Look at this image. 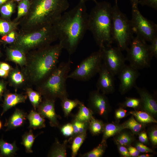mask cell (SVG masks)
<instances>
[{
  "label": "cell",
  "mask_w": 157,
  "mask_h": 157,
  "mask_svg": "<svg viewBox=\"0 0 157 157\" xmlns=\"http://www.w3.org/2000/svg\"><path fill=\"white\" fill-rule=\"evenodd\" d=\"M88 16L85 3L79 1L73 8L64 12L53 24L59 43L69 55L75 52L88 30Z\"/></svg>",
  "instance_id": "obj_1"
},
{
  "label": "cell",
  "mask_w": 157,
  "mask_h": 157,
  "mask_svg": "<svg viewBox=\"0 0 157 157\" xmlns=\"http://www.w3.org/2000/svg\"><path fill=\"white\" fill-rule=\"evenodd\" d=\"M69 6L68 0H30L28 12L17 22L19 31L32 32L53 25Z\"/></svg>",
  "instance_id": "obj_2"
},
{
  "label": "cell",
  "mask_w": 157,
  "mask_h": 157,
  "mask_svg": "<svg viewBox=\"0 0 157 157\" xmlns=\"http://www.w3.org/2000/svg\"><path fill=\"white\" fill-rule=\"evenodd\" d=\"M88 14V30L92 33L99 48L111 45L112 36V8L109 2H97Z\"/></svg>",
  "instance_id": "obj_3"
},
{
  "label": "cell",
  "mask_w": 157,
  "mask_h": 157,
  "mask_svg": "<svg viewBox=\"0 0 157 157\" xmlns=\"http://www.w3.org/2000/svg\"><path fill=\"white\" fill-rule=\"evenodd\" d=\"M72 61L69 58L61 63L47 77L43 85L42 93L46 99L55 101L68 97L66 81L70 69Z\"/></svg>",
  "instance_id": "obj_4"
},
{
  "label": "cell",
  "mask_w": 157,
  "mask_h": 157,
  "mask_svg": "<svg viewBox=\"0 0 157 157\" xmlns=\"http://www.w3.org/2000/svg\"><path fill=\"white\" fill-rule=\"evenodd\" d=\"M63 47L60 43L40 48L35 54L32 67L34 78L37 80L47 78L57 67Z\"/></svg>",
  "instance_id": "obj_5"
},
{
  "label": "cell",
  "mask_w": 157,
  "mask_h": 157,
  "mask_svg": "<svg viewBox=\"0 0 157 157\" xmlns=\"http://www.w3.org/2000/svg\"><path fill=\"white\" fill-rule=\"evenodd\" d=\"M58 39L54 25L30 32L19 31L13 47L25 51L36 47L41 48L49 45Z\"/></svg>",
  "instance_id": "obj_6"
},
{
  "label": "cell",
  "mask_w": 157,
  "mask_h": 157,
  "mask_svg": "<svg viewBox=\"0 0 157 157\" xmlns=\"http://www.w3.org/2000/svg\"><path fill=\"white\" fill-rule=\"evenodd\" d=\"M131 20L120 10L117 1L112 8V36L113 42L122 51L128 48L133 37Z\"/></svg>",
  "instance_id": "obj_7"
},
{
  "label": "cell",
  "mask_w": 157,
  "mask_h": 157,
  "mask_svg": "<svg viewBox=\"0 0 157 157\" xmlns=\"http://www.w3.org/2000/svg\"><path fill=\"white\" fill-rule=\"evenodd\" d=\"M126 51V59L130 65L138 70L150 67L152 57L146 42L136 36L134 37Z\"/></svg>",
  "instance_id": "obj_8"
},
{
  "label": "cell",
  "mask_w": 157,
  "mask_h": 157,
  "mask_svg": "<svg viewBox=\"0 0 157 157\" xmlns=\"http://www.w3.org/2000/svg\"><path fill=\"white\" fill-rule=\"evenodd\" d=\"M102 63L101 51L99 49L83 60L69 74L68 78L81 81H88L98 73Z\"/></svg>",
  "instance_id": "obj_9"
},
{
  "label": "cell",
  "mask_w": 157,
  "mask_h": 157,
  "mask_svg": "<svg viewBox=\"0 0 157 157\" xmlns=\"http://www.w3.org/2000/svg\"><path fill=\"white\" fill-rule=\"evenodd\" d=\"M131 25L134 33L146 42H150L157 36V25L144 17L138 7L132 8Z\"/></svg>",
  "instance_id": "obj_10"
},
{
  "label": "cell",
  "mask_w": 157,
  "mask_h": 157,
  "mask_svg": "<svg viewBox=\"0 0 157 157\" xmlns=\"http://www.w3.org/2000/svg\"><path fill=\"white\" fill-rule=\"evenodd\" d=\"M101 51L103 63L115 76L117 75L126 65V58L117 47L111 45L99 48Z\"/></svg>",
  "instance_id": "obj_11"
},
{
  "label": "cell",
  "mask_w": 157,
  "mask_h": 157,
  "mask_svg": "<svg viewBox=\"0 0 157 157\" xmlns=\"http://www.w3.org/2000/svg\"><path fill=\"white\" fill-rule=\"evenodd\" d=\"M105 95L97 90L91 91L89 94L88 107L94 114L106 119L111 107Z\"/></svg>",
  "instance_id": "obj_12"
},
{
  "label": "cell",
  "mask_w": 157,
  "mask_h": 157,
  "mask_svg": "<svg viewBox=\"0 0 157 157\" xmlns=\"http://www.w3.org/2000/svg\"><path fill=\"white\" fill-rule=\"evenodd\" d=\"M120 81L119 91L124 94L134 87L140 75L138 70L126 65L118 75Z\"/></svg>",
  "instance_id": "obj_13"
},
{
  "label": "cell",
  "mask_w": 157,
  "mask_h": 157,
  "mask_svg": "<svg viewBox=\"0 0 157 157\" xmlns=\"http://www.w3.org/2000/svg\"><path fill=\"white\" fill-rule=\"evenodd\" d=\"M98 73L99 78L96 84L97 90L105 94L113 92L115 90V76L103 63Z\"/></svg>",
  "instance_id": "obj_14"
},
{
  "label": "cell",
  "mask_w": 157,
  "mask_h": 157,
  "mask_svg": "<svg viewBox=\"0 0 157 157\" xmlns=\"http://www.w3.org/2000/svg\"><path fill=\"white\" fill-rule=\"evenodd\" d=\"M139 95L141 101V108L154 117L157 114V103L154 97L146 89L135 85L134 87Z\"/></svg>",
  "instance_id": "obj_15"
},
{
  "label": "cell",
  "mask_w": 157,
  "mask_h": 157,
  "mask_svg": "<svg viewBox=\"0 0 157 157\" xmlns=\"http://www.w3.org/2000/svg\"><path fill=\"white\" fill-rule=\"evenodd\" d=\"M55 101L45 99L38 107V112L44 118L49 119L50 126L52 127H58V119L60 116L56 113L54 105Z\"/></svg>",
  "instance_id": "obj_16"
},
{
  "label": "cell",
  "mask_w": 157,
  "mask_h": 157,
  "mask_svg": "<svg viewBox=\"0 0 157 157\" xmlns=\"http://www.w3.org/2000/svg\"><path fill=\"white\" fill-rule=\"evenodd\" d=\"M26 113L23 110L16 108L13 113L7 120L4 124L6 131L15 129L23 125L27 118Z\"/></svg>",
  "instance_id": "obj_17"
},
{
  "label": "cell",
  "mask_w": 157,
  "mask_h": 157,
  "mask_svg": "<svg viewBox=\"0 0 157 157\" xmlns=\"http://www.w3.org/2000/svg\"><path fill=\"white\" fill-rule=\"evenodd\" d=\"M26 97V95L16 93H8L5 94L4 95V100L1 116H2L8 110L17 104L24 102Z\"/></svg>",
  "instance_id": "obj_18"
},
{
  "label": "cell",
  "mask_w": 157,
  "mask_h": 157,
  "mask_svg": "<svg viewBox=\"0 0 157 157\" xmlns=\"http://www.w3.org/2000/svg\"><path fill=\"white\" fill-rule=\"evenodd\" d=\"M26 118L29 122V128L30 129L35 130L46 126L44 118L38 112L33 110H31L27 115Z\"/></svg>",
  "instance_id": "obj_19"
},
{
  "label": "cell",
  "mask_w": 157,
  "mask_h": 157,
  "mask_svg": "<svg viewBox=\"0 0 157 157\" xmlns=\"http://www.w3.org/2000/svg\"><path fill=\"white\" fill-rule=\"evenodd\" d=\"M67 140H65L62 143H60L57 138L55 141L50 151L48 156L51 157H66Z\"/></svg>",
  "instance_id": "obj_20"
},
{
  "label": "cell",
  "mask_w": 157,
  "mask_h": 157,
  "mask_svg": "<svg viewBox=\"0 0 157 157\" xmlns=\"http://www.w3.org/2000/svg\"><path fill=\"white\" fill-rule=\"evenodd\" d=\"M123 129L122 124L109 123L105 124L101 142H106L108 138L116 135Z\"/></svg>",
  "instance_id": "obj_21"
},
{
  "label": "cell",
  "mask_w": 157,
  "mask_h": 157,
  "mask_svg": "<svg viewBox=\"0 0 157 157\" xmlns=\"http://www.w3.org/2000/svg\"><path fill=\"white\" fill-rule=\"evenodd\" d=\"M18 149L15 141L10 143L0 139V157L14 156Z\"/></svg>",
  "instance_id": "obj_22"
},
{
  "label": "cell",
  "mask_w": 157,
  "mask_h": 157,
  "mask_svg": "<svg viewBox=\"0 0 157 157\" xmlns=\"http://www.w3.org/2000/svg\"><path fill=\"white\" fill-rule=\"evenodd\" d=\"M78 106L79 110L74 119L81 122H89L93 117V112L81 101Z\"/></svg>",
  "instance_id": "obj_23"
},
{
  "label": "cell",
  "mask_w": 157,
  "mask_h": 157,
  "mask_svg": "<svg viewBox=\"0 0 157 157\" xmlns=\"http://www.w3.org/2000/svg\"><path fill=\"white\" fill-rule=\"evenodd\" d=\"M8 54L10 60L19 64L23 65L26 62L24 52L19 48L13 47L8 49Z\"/></svg>",
  "instance_id": "obj_24"
},
{
  "label": "cell",
  "mask_w": 157,
  "mask_h": 157,
  "mask_svg": "<svg viewBox=\"0 0 157 157\" xmlns=\"http://www.w3.org/2000/svg\"><path fill=\"white\" fill-rule=\"evenodd\" d=\"M124 129L130 130L133 133L138 134L144 128L145 124L138 122L133 116L122 124Z\"/></svg>",
  "instance_id": "obj_25"
},
{
  "label": "cell",
  "mask_w": 157,
  "mask_h": 157,
  "mask_svg": "<svg viewBox=\"0 0 157 157\" xmlns=\"http://www.w3.org/2000/svg\"><path fill=\"white\" fill-rule=\"evenodd\" d=\"M139 122L145 124L150 123H157L154 117L147 113L143 110L131 111L129 112Z\"/></svg>",
  "instance_id": "obj_26"
},
{
  "label": "cell",
  "mask_w": 157,
  "mask_h": 157,
  "mask_svg": "<svg viewBox=\"0 0 157 157\" xmlns=\"http://www.w3.org/2000/svg\"><path fill=\"white\" fill-rule=\"evenodd\" d=\"M71 123L73 128V134L67 140L70 143L75 136L87 132L88 129L89 122H81L74 119Z\"/></svg>",
  "instance_id": "obj_27"
},
{
  "label": "cell",
  "mask_w": 157,
  "mask_h": 157,
  "mask_svg": "<svg viewBox=\"0 0 157 157\" xmlns=\"http://www.w3.org/2000/svg\"><path fill=\"white\" fill-rule=\"evenodd\" d=\"M38 135H34L31 129H30L28 132H25L23 135L21 143L25 147L26 153H33L32 147L35 139Z\"/></svg>",
  "instance_id": "obj_28"
},
{
  "label": "cell",
  "mask_w": 157,
  "mask_h": 157,
  "mask_svg": "<svg viewBox=\"0 0 157 157\" xmlns=\"http://www.w3.org/2000/svg\"><path fill=\"white\" fill-rule=\"evenodd\" d=\"M122 131L116 135L114 138L116 144L127 147L131 145L135 138L131 133L126 131L122 132Z\"/></svg>",
  "instance_id": "obj_29"
},
{
  "label": "cell",
  "mask_w": 157,
  "mask_h": 157,
  "mask_svg": "<svg viewBox=\"0 0 157 157\" xmlns=\"http://www.w3.org/2000/svg\"><path fill=\"white\" fill-rule=\"evenodd\" d=\"M61 101V106L65 117H67L72 110L78 106L81 102L76 99L74 100L68 99V97H65Z\"/></svg>",
  "instance_id": "obj_30"
},
{
  "label": "cell",
  "mask_w": 157,
  "mask_h": 157,
  "mask_svg": "<svg viewBox=\"0 0 157 157\" xmlns=\"http://www.w3.org/2000/svg\"><path fill=\"white\" fill-rule=\"evenodd\" d=\"M104 124L102 121L93 117L89 122L88 129L92 135H98L102 133Z\"/></svg>",
  "instance_id": "obj_31"
},
{
  "label": "cell",
  "mask_w": 157,
  "mask_h": 157,
  "mask_svg": "<svg viewBox=\"0 0 157 157\" xmlns=\"http://www.w3.org/2000/svg\"><path fill=\"white\" fill-rule=\"evenodd\" d=\"M86 132L76 136L73 138L71 142L72 157H75L76 156L80 147L86 138Z\"/></svg>",
  "instance_id": "obj_32"
},
{
  "label": "cell",
  "mask_w": 157,
  "mask_h": 157,
  "mask_svg": "<svg viewBox=\"0 0 157 157\" xmlns=\"http://www.w3.org/2000/svg\"><path fill=\"white\" fill-rule=\"evenodd\" d=\"M107 147L106 142H101L92 150L81 155L82 157H101L104 154Z\"/></svg>",
  "instance_id": "obj_33"
},
{
  "label": "cell",
  "mask_w": 157,
  "mask_h": 157,
  "mask_svg": "<svg viewBox=\"0 0 157 157\" xmlns=\"http://www.w3.org/2000/svg\"><path fill=\"white\" fill-rule=\"evenodd\" d=\"M16 4L15 2L10 0L2 5L0 11L2 15L4 18L9 19L15 10Z\"/></svg>",
  "instance_id": "obj_34"
},
{
  "label": "cell",
  "mask_w": 157,
  "mask_h": 157,
  "mask_svg": "<svg viewBox=\"0 0 157 157\" xmlns=\"http://www.w3.org/2000/svg\"><path fill=\"white\" fill-rule=\"evenodd\" d=\"M18 26V22H9L0 19V35H5L16 30Z\"/></svg>",
  "instance_id": "obj_35"
},
{
  "label": "cell",
  "mask_w": 157,
  "mask_h": 157,
  "mask_svg": "<svg viewBox=\"0 0 157 157\" xmlns=\"http://www.w3.org/2000/svg\"><path fill=\"white\" fill-rule=\"evenodd\" d=\"M26 92L35 110L41 102L40 94L31 89H27Z\"/></svg>",
  "instance_id": "obj_36"
},
{
  "label": "cell",
  "mask_w": 157,
  "mask_h": 157,
  "mask_svg": "<svg viewBox=\"0 0 157 157\" xmlns=\"http://www.w3.org/2000/svg\"><path fill=\"white\" fill-rule=\"evenodd\" d=\"M121 105L123 107H129L138 109L141 108V103L140 98L126 97L125 101Z\"/></svg>",
  "instance_id": "obj_37"
},
{
  "label": "cell",
  "mask_w": 157,
  "mask_h": 157,
  "mask_svg": "<svg viewBox=\"0 0 157 157\" xmlns=\"http://www.w3.org/2000/svg\"><path fill=\"white\" fill-rule=\"evenodd\" d=\"M63 135L66 137L71 136L73 132V128L72 123H68L63 125L60 129Z\"/></svg>",
  "instance_id": "obj_38"
},
{
  "label": "cell",
  "mask_w": 157,
  "mask_h": 157,
  "mask_svg": "<svg viewBox=\"0 0 157 157\" xmlns=\"http://www.w3.org/2000/svg\"><path fill=\"white\" fill-rule=\"evenodd\" d=\"M17 33L16 30H13L8 34L4 35L2 37L1 39L6 43H13L16 40Z\"/></svg>",
  "instance_id": "obj_39"
},
{
  "label": "cell",
  "mask_w": 157,
  "mask_h": 157,
  "mask_svg": "<svg viewBox=\"0 0 157 157\" xmlns=\"http://www.w3.org/2000/svg\"><path fill=\"white\" fill-rule=\"evenodd\" d=\"M149 138L152 144L154 146L157 144V127H153L150 128L148 132Z\"/></svg>",
  "instance_id": "obj_40"
},
{
  "label": "cell",
  "mask_w": 157,
  "mask_h": 157,
  "mask_svg": "<svg viewBox=\"0 0 157 157\" xmlns=\"http://www.w3.org/2000/svg\"><path fill=\"white\" fill-rule=\"evenodd\" d=\"M151 44L149 45V49L151 54L153 57L157 58V36H156L150 42Z\"/></svg>",
  "instance_id": "obj_41"
},
{
  "label": "cell",
  "mask_w": 157,
  "mask_h": 157,
  "mask_svg": "<svg viewBox=\"0 0 157 157\" xmlns=\"http://www.w3.org/2000/svg\"><path fill=\"white\" fill-rule=\"evenodd\" d=\"M138 4L157 10V0H138Z\"/></svg>",
  "instance_id": "obj_42"
},
{
  "label": "cell",
  "mask_w": 157,
  "mask_h": 157,
  "mask_svg": "<svg viewBox=\"0 0 157 157\" xmlns=\"http://www.w3.org/2000/svg\"><path fill=\"white\" fill-rule=\"evenodd\" d=\"M135 147L140 152L143 153H153L154 151L144 144L137 142L135 144Z\"/></svg>",
  "instance_id": "obj_43"
},
{
  "label": "cell",
  "mask_w": 157,
  "mask_h": 157,
  "mask_svg": "<svg viewBox=\"0 0 157 157\" xmlns=\"http://www.w3.org/2000/svg\"><path fill=\"white\" fill-rule=\"evenodd\" d=\"M11 78L13 82L17 84L21 83L24 81L23 76L19 72H15L12 73Z\"/></svg>",
  "instance_id": "obj_44"
},
{
  "label": "cell",
  "mask_w": 157,
  "mask_h": 157,
  "mask_svg": "<svg viewBox=\"0 0 157 157\" xmlns=\"http://www.w3.org/2000/svg\"><path fill=\"white\" fill-rule=\"evenodd\" d=\"M127 111L122 107H120L117 109L115 112V117L116 119L119 120L125 117Z\"/></svg>",
  "instance_id": "obj_45"
},
{
  "label": "cell",
  "mask_w": 157,
  "mask_h": 157,
  "mask_svg": "<svg viewBox=\"0 0 157 157\" xmlns=\"http://www.w3.org/2000/svg\"><path fill=\"white\" fill-rule=\"evenodd\" d=\"M116 144L118 151L121 156L124 157H131L126 147L118 144Z\"/></svg>",
  "instance_id": "obj_46"
},
{
  "label": "cell",
  "mask_w": 157,
  "mask_h": 157,
  "mask_svg": "<svg viewBox=\"0 0 157 157\" xmlns=\"http://www.w3.org/2000/svg\"><path fill=\"white\" fill-rule=\"evenodd\" d=\"M28 0H22L19 2L17 6V16L16 19H15L14 21V22H17L18 21L19 16L21 13L22 9L24 8L26 3Z\"/></svg>",
  "instance_id": "obj_47"
},
{
  "label": "cell",
  "mask_w": 157,
  "mask_h": 157,
  "mask_svg": "<svg viewBox=\"0 0 157 157\" xmlns=\"http://www.w3.org/2000/svg\"><path fill=\"white\" fill-rule=\"evenodd\" d=\"M138 135L139 142L143 144H146L148 142V136L147 133L144 131H142Z\"/></svg>",
  "instance_id": "obj_48"
},
{
  "label": "cell",
  "mask_w": 157,
  "mask_h": 157,
  "mask_svg": "<svg viewBox=\"0 0 157 157\" xmlns=\"http://www.w3.org/2000/svg\"><path fill=\"white\" fill-rule=\"evenodd\" d=\"M127 149L131 157H137L140 154V152L135 147L131 145L127 147Z\"/></svg>",
  "instance_id": "obj_49"
},
{
  "label": "cell",
  "mask_w": 157,
  "mask_h": 157,
  "mask_svg": "<svg viewBox=\"0 0 157 157\" xmlns=\"http://www.w3.org/2000/svg\"><path fill=\"white\" fill-rule=\"evenodd\" d=\"M10 68V66L8 64L5 63H0V68L9 71Z\"/></svg>",
  "instance_id": "obj_50"
},
{
  "label": "cell",
  "mask_w": 157,
  "mask_h": 157,
  "mask_svg": "<svg viewBox=\"0 0 157 157\" xmlns=\"http://www.w3.org/2000/svg\"><path fill=\"white\" fill-rule=\"evenodd\" d=\"M9 71L4 70L0 68V76L6 78L8 75Z\"/></svg>",
  "instance_id": "obj_51"
},
{
  "label": "cell",
  "mask_w": 157,
  "mask_h": 157,
  "mask_svg": "<svg viewBox=\"0 0 157 157\" xmlns=\"http://www.w3.org/2000/svg\"><path fill=\"white\" fill-rule=\"evenodd\" d=\"M5 89V87L3 83L0 81V99Z\"/></svg>",
  "instance_id": "obj_52"
},
{
  "label": "cell",
  "mask_w": 157,
  "mask_h": 157,
  "mask_svg": "<svg viewBox=\"0 0 157 157\" xmlns=\"http://www.w3.org/2000/svg\"><path fill=\"white\" fill-rule=\"evenodd\" d=\"M132 6V8L138 7V0H129Z\"/></svg>",
  "instance_id": "obj_53"
},
{
  "label": "cell",
  "mask_w": 157,
  "mask_h": 157,
  "mask_svg": "<svg viewBox=\"0 0 157 157\" xmlns=\"http://www.w3.org/2000/svg\"><path fill=\"white\" fill-rule=\"evenodd\" d=\"M152 156V155L148 154H142L139 155L138 157H150Z\"/></svg>",
  "instance_id": "obj_54"
},
{
  "label": "cell",
  "mask_w": 157,
  "mask_h": 157,
  "mask_svg": "<svg viewBox=\"0 0 157 157\" xmlns=\"http://www.w3.org/2000/svg\"><path fill=\"white\" fill-rule=\"evenodd\" d=\"M10 0H0V7L3 4Z\"/></svg>",
  "instance_id": "obj_55"
},
{
  "label": "cell",
  "mask_w": 157,
  "mask_h": 157,
  "mask_svg": "<svg viewBox=\"0 0 157 157\" xmlns=\"http://www.w3.org/2000/svg\"><path fill=\"white\" fill-rule=\"evenodd\" d=\"M79 1H82L84 2H86V1H94L95 3H96L97 1V0H79Z\"/></svg>",
  "instance_id": "obj_56"
},
{
  "label": "cell",
  "mask_w": 157,
  "mask_h": 157,
  "mask_svg": "<svg viewBox=\"0 0 157 157\" xmlns=\"http://www.w3.org/2000/svg\"><path fill=\"white\" fill-rule=\"evenodd\" d=\"M2 123L0 120V129L2 128Z\"/></svg>",
  "instance_id": "obj_57"
},
{
  "label": "cell",
  "mask_w": 157,
  "mask_h": 157,
  "mask_svg": "<svg viewBox=\"0 0 157 157\" xmlns=\"http://www.w3.org/2000/svg\"><path fill=\"white\" fill-rule=\"evenodd\" d=\"M15 2H20L22 0H11Z\"/></svg>",
  "instance_id": "obj_58"
},
{
  "label": "cell",
  "mask_w": 157,
  "mask_h": 157,
  "mask_svg": "<svg viewBox=\"0 0 157 157\" xmlns=\"http://www.w3.org/2000/svg\"><path fill=\"white\" fill-rule=\"evenodd\" d=\"M117 1V0H115V1Z\"/></svg>",
  "instance_id": "obj_59"
}]
</instances>
